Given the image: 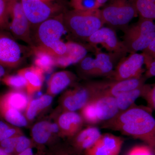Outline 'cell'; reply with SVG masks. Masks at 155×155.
<instances>
[{"label":"cell","instance_id":"cell-42","mask_svg":"<svg viewBox=\"0 0 155 155\" xmlns=\"http://www.w3.org/2000/svg\"><path fill=\"white\" fill-rule=\"evenodd\" d=\"M108 0H97L98 2L101 6H102L104 4H105Z\"/></svg>","mask_w":155,"mask_h":155},{"label":"cell","instance_id":"cell-18","mask_svg":"<svg viewBox=\"0 0 155 155\" xmlns=\"http://www.w3.org/2000/svg\"><path fill=\"white\" fill-rule=\"evenodd\" d=\"M97 127L88 126L81 129L68 142L74 150L80 155L84 151L94 145L101 135Z\"/></svg>","mask_w":155,"mask_h":155},{"label":"cell","instance_id":"cell-41","mask_svg":"<svg viewBox=\"0 0 155 155\" xmlns=\"http://www.w3.org/2000/svg\"><path fill=\"white\" fill-rule=\"evenodd\" d=\"M5 67L0 65V82L2 81V79L6 75V71Z\"/></svg>","mask_w":155,"mask_h":155},{"label":"cell","instance_id":"cell-21","mask_svg":"<svg viewBox=\"0 0 155 155\" xmlns=\"http://www.w3.org/2000/svg\"><path fill=\"white\" fill-rule=\"evenodd\" d=\"M17 73L25 78L26 92L30 98L41 91L45 80V72L42 69L32 65L19 69Z\"/></svg>","mask_w":155,"mask_h":155},{"label":"cell","instance_id":"cell-35","mask_svg":"<svg viewBox=\"0 0 155 155\" xmlns=\"http://www.w3.org/2000/svg\"><path fill=\"white\" fill-rule=\"evenodd\" d=\"M22 135H24V133L20 127L12 125L0 136V141L6 139L12 138Z\"/></svg>","mask_w":155,"mask_h":155},{"label":"cell","instance_id":"cell-4","mask_svg":"<svg viewBox=\"0 0 155 155\" xmlns=\"http://www.w3.org/2000/svg\"><path fill=\"white\" fill-rule=\"evenodd\" d=\"M101 94L98 81H90L75 84L66 91L59 99L57 111L80 110L87 104Z\"/></svg>","mask_w":155,"mask_h":155},{"label":"cell","instance_id":"cell-43","mask_svg":"<svg viewBox=\"0 0 155 155\" xmlns=\"http://www.w3.org/2000/svg\"><path fill=\"white\" fill-rule=\"evenodd\" d=\"M0 155H9L5 152V150L0 147Z\"/></svg>","mask_w":155,"mask_h":155},{"label":"cell","instance_id":"cell-19","mask_svg":"<svg viewBox=\"0 0 155 155\" xmlns=\"http://www.w3.org/2000/svg\"><path fill=\"white\" fill-rule=\"evenodd\" d=\"M95 110L99 122H106L116 117L119 110L116 97L100 95L93 100Z\"/></svg>","mask_w":155,"mask_h":155},{"label":"cell","instance_id":"cell-11","mask_svg":"<svg viewBox=\"0 0 155 155\" xmlns=\"http://www.w3.org/2000/svg\"><path fill=\"white\" fill-rule=\"evenodd\" d=\"M144 62L142 53L129 54L119 61L110 78L111 80L118 81L141 77L144 72L143 69Z\"/></svg>","mask_w":155,"mask_h":155},{"label":"cell","instance_id":"cell-9","mask_svg":"<svg viewBox=\"0 0 155 155\" xmlns=\"http://www.w3.org/2000/svg\"><path fill=\"white\" fill-rule=\"evenodd\" d=\"M23 48L13 35L0 30V65L6 68L19 67L23 60Z\"/></svg>","mask_w":155,"mask_h":155},{"label":"cell","instance_id":"cell-46","mask_svg":"<svg viewBox=\"0 0 155 155\" xmlns=\"http://www.w3.org/2000/svg\"></svg>","mask_w":155,"mask_h":155},{"label":"cell","instance_id":"cell-30","mask_svg":"<svg viewBox=\"0 0 155 155\" xmlns=\"http://www.w3.org/2000/svg\"><path fill=\"white\" fill-rule=\"evenodd\" d=\"M74 10L80 11H89L99 8L97 0H71Z\"/></svg>","mask_w":155,"mask_h":155},{"label":"cell","instance_id":"cell-27","mask_svg":"<svg viewBox=\"0 0 155 155\" xmlns=\"http://www.w3.org/2000/svg\"><path fill=\"white\" fill-rule=\"evenodd\" d=\"M140 17L155 19V4L148 0H132Z\"/></svg>","mask_w":155,"mask_h":155},{"label":"cell","instance_id":"cell-22","mask_svg":"<svg viewBox=\"0 0 155 155\" xmlns=\"http://www.w3.org/2000/svg\"><path fill=\"white\" fill-rule=\"evenodd\" d=\"M31 99L25 91L12 89L0 94V101L22 113L25 112Z\"/></svg>","mask_w":155,"mask_h":155},{"label":"cell","instance_id":"cell-24","mask_svg":"<svg viewBox=\"0 0 155 155\" xmlns=\"http://www.w3.org/2000/svg\"><path fill=\"white\" fill-rule=\"evenodd\" d=\"M53 97L46 94L42 95L38 98L31 99L24 114L30 123L37 116L49 107L52 103Z\"/></svg>","mask_w":155,"mask_h":155},{"label":"cell","instance_id":"cell-3","mask_svg":"<svg viewBox=\"0 0 155 155\" xmlns=\"http://www.w3.org/2000/svg\"><path fill=\"white\" fill-rule=\"evenodd\" d=\"M94 51V58L87 56L77 64L78 75L84 79L104 76L110 78L116 64L124 57L113 53L103 52L97 47Z\"/></svg>","mask_w":155,"mask_h":155},{"label":"cell","instance_id":"cell-15","mask_svg":"<svg viewBox=\"0 0 155 155\" xmlns=\"http://www.w3.org/2000/svg\"><path fill=\"white\" fill-rule=\"evenodd\" d=\"M124 140L110 133L102 134L94 145L84 152V155H119Z\"/></svg>","mask_w":155,"mask_h":155},{"label":"cell","instance_id":"cell-5","mask_svg":"<svg viewBox=\"0 0 155 155\" xmlns=\"http://www.w3.org/2000/svg\"><path fill=\"white\" fill-rule=\"evenodd\" d=\"M122 42L128 54L143 51L155 37L153 20L140 17L137 22L124 31Z\"/></svg>","mask_w":155,"mask_h":155},{"label":"cell","instance_id":"cell-37","mask_svg":"<svg viewBox=\"0 0 155 155\" xmlns=\"http://www.w3.org/2000/svg\"><path fill=\"white\" fill-rule=\"evenodd\" d=\"M150 107L155 110V84L150 86L143 97Z\"/></svg>","mask_w":155,"mask_h":155},{"label":"cell","instance_id":"cell-39","mask_svg":"<svg viewBox=\"0 0 155 155\" xmlns=\"http://www.w3.org/2000/svg\"><path fill=\"white\" fill-rule=\"evenodd\" d=\"M8 122L0 118V136L12 126Z\"/></svg>","mask_w":155,"mask_h":155},{"label":"cell","instance_id":"cell-31","mask_svg":"<svg viewBox=\"0 0 155 155\" xmlns=\"http://www.w3.org/2000/svg\"><path fill=\"white\" fill-rule=\"evenodd\" d=\"M10 17L7 0H0V30H9Z\"/></svg>","mask_w":155,"mask_h":155},{"label":"cell","instance_id":"cell-34","mask_svg":"<svg viewBox=\"0 0 155 155\" xmlns=\"http://www.w3.org/2000/svg\"><path fill=\"white\" fill-rule=\"evenodd\" d=\"M45 48L52 53L55 58L63 55L66 52L67 50L66 43L63 41L62 40L56 42L48 47Z\"/></svg>","mask_w":155,"mask_h":155},{"label":"cell","instance_id":"cell-45","mask_svg":"<svg viewBox=\"0 0 155 155\" xmlns=\"http://www.w3.org/2000/svg\"><path fill=\"white\" fill-rule=\"evenodd\" d=\"M42 1H45V2H46V1H48V0H42Z\"/></svg>","mask_w":155,"mask_h":155},{"label":"cell","instance_id":"cell-10","mask_svg":"<svg viewBox=\"0 0 155 155\" xmlns=\"http://www.w3.org/2000/svg\"><path fill=\"white\" fill-rule=\"evenodd\" d=\"M31 136L38 152L42 155L48 147L60 141L58 125L48 120L36 122L31 127Z\"/></svg>","mask_w":155,"mask_h":155},{"label":"cell","instance_id":"cell-17","mask_svg":"<svg viewBox=\"0 0 155 155\" xmlns=\"http://www.w3.org/2000/svg\"><path fill=\"white\" fill-rule=\"evenodd\" d=\"M67 50L63 55L55 58L56 67L65 68L78 64L87 56L89 49H94L78 42L69 41L66 42Z\"/></svg>","mask_w":155,"mask_h":155},{"label":"cell","instance_id":"cell-38","mask_svg":"<svg viewBox=\"0 0 155 155\" xmlns=\"http://www.w3.org/2000/svg\"><path fill=\"white\" fill-rule=\"evenodd\" d=\"M142 54L145 57L155 60V37L148 46L142 51Z\"/></svg>","mask_w":155,"mask_h":155},{"label":"cell","instance_id":"cell-1","mask_svg":"<svg viewBox=\"0 0 155 155\" xmlns=\"http://www.w3.org/2000/svg\"><path fill=\"white\" fill-rule=\"evenodd\" d=\"M103 127L140 140L155 150V119L148 109L134 105L104 122Z\"/></svg>","mask_w":155,"mask_h":155},{"label":"cell","instance_id":"cell-32","mask_svg":"<svg viewBox=\"0 0 155 155\" xmlns=\"http://www.w3.org/2000/svg\"><path fill=\"white\" fill-rule=\"evenodd\" d=\"M30 148H35V145L31 139L25 135L19 136L17 138L15 147V155H17Z\"/></svg>","mask_w":155,"mask_h":155},{"label":"cell","instance_id":"cell-6","mask_svg":"<svg viewBox=\"0 0 155 155\" xmlns=\"http://www.w3.org/2000/svg\"><path fill=\"white\" fill-rule=\"evenodd\" d=\"M101 10L105 24L124 31L130 21L138 15L132 0H111Z\"/></svg>","mask_w":155,"mask_h":155},{"label":"cell","instance_id":"cell-12","mask_svg":"<svg viewBox=\"0 0 155 155\" xmlns=\"http://www.w3.org/2000/svg\"><path fill=\"white\" fill-rule=\"evenodd\" d=\"M86 42L95 49L100 45L109 53L125 57L127 54L122 41L117 37L115 30L109 27H102L90 37Z\"/></svg>","mask_w":155,"mask_h":155},{"label":"cell","instance_id":"cell-16","mask_svg":"<svg viewBox=\"0 0 155 155\" xmlns=\"http://www.w3.org/2000/svg\"><path fill=\"white\" fill-rule=\"evenodd\" d=\"M144 76L122 81H99L101 95L116 97L119 95L140 87L144 84Z\"/></svg>","mask_w":155,"mask_h":155},{"label":"cell","instance_id":"cell-2","mask_svg":"<svg viewBox=\"0 0 155 155\" xmlns=\"http://www.w3.org/2000/svg\"><path fill=\"white\" fill-rule=\"evenodd\" d=\"M67 31L75 39L86 41L105 25L99 9L89 11L73 10L64 14Z\"/></svg>","mask_w":155,"mask_h":155},{"label":"cell","instance_id":"cell-44","mask_svg":"<svg viewBox=\"0 0 155 155\" xmlns=\"http://www.w3.org/2000/svg\"><path fill=\"white\" fill-rule=\"evenodd\" d=\"M148 1H150V2H152L155 3V0H148Z\"/></svg>","mask_w":155,"mask_h":155},{"label":"cell","instance_id":"cell-29","mask_svg":"<svg viewBox=\"0 0 155 155\" xmlns=\"http://www.w3.org/2000/svg\"><path fill=\"white\" fill-rule=\"evenodd\" d=\"M2 81L12 89L26 91V80L23 76L17 73L16 75L6 74L3 78Z\"/></svg>","mask_w":155,"mask_h":155},{"label":"cell","instance_id":"cell-28","mask_svg":"<svg viewBox=\"0 0 155 155\" xmlns=\"http://www.w3.org/2000/svg\"><path fill=\"white\" fill-rule=\"evenodd\" d=\"M43 155H79L68 143L59 141L48 147Z\"/></svg>","mask_w":155,"mask_h":155},{"label":"cell","instance_id":"cell-8","mask_svg":"<svg viewBox=\"0 0 155 155\" xmlns=\"http://www.w3.org/2000/svg\"><path fill=\"white\" fill-rule=\"evenodd\" d=\"M64 14L56 15L42 22L35 31L34 44L48 47L61 38L67 31L64 24ZM33 39V38H32Z\"/></svg>","mask_w":155,"mask_h":155},{"label":"cell","instance_id":"cell-36","mask_svg":"<svg viewBox=\"0 0 155 155\" xmlns=\"http://www.w3.org/2000/svg\"><path fill=\"white\" fill-rule=\"evenodd\" d=\"M144 64L146 67V70L144 77L146 78L155 77V60L145 57Z\"/></svg>","mask_w":155,"mask_h":155},{"label":"cell","instance_id":"cell-23","mask_svg":"<svg viewBox=\"0 0 155 155\" xmlns=\"http://www.w3.org/2000/svg\"><path fill=\"white\" fill-rule=\"evenodd\" d=\"M31 48L34 55L35 66L48 73L56 67L55 57L46 48L41 46L35 45Z\"/></svg>","mask_w":155,"mask_h":155},{"label":"cell","instance_id":"cell-13","mask_svg":"<svg viewBox=\"0 0 155 155\" xmlns=\"http://www.w3.org/2000/svg\"><path fill=\"white\" fill-rule=\"evenodd\" d=\"M22 3L32 35L41 23L55 16L54 14L58 10L42 0H22Z\"/></svg>","mask_w":155,"mask_h":155},{"label":"cell","instance_id":"cell-7","mask_svg":"<svg viewBox=\"0 0 155 155\" xmlns=\"http://www.w3.org/2000/svg\"><path fill=\"white\" fill-rule=\"evenodd\" d=\"M8 7L9 31L14 38L26 43L30 48L35 46L30 23L25 16L22 0H7Z\"/></svg>","mask_w":155,"mask_h":155},{"label":"cell","instance_id":"cell-26","mask_svg":"<svg viewBox=\"0 0 155 155\" xmlns=\"http://www.w3.org/2000/svg\"><path fill=\"white\" fill-rule=\"evenodd\" d=\"M0 118L9 124L19 127H26L29 124L23 113L1 101Z\"/></svg>","mask_w":155,"mask_h":155},{"label":"cell","instance_id":"cell-25","mask_svg":"<svg viewBox=\"0 0 155 155\" xmlns=\"http://www.w3.org/2000/svg\"><path fill=\"white\" fill-rule=\"evenodd\" d=\"M150 86V84H145L140 87L124 93L116 97L119 114L131 107L134 105V102L139 97H144Z\"/></svg>","mask_w":155,"mask_h":155},{"label":"cell","instance_id":"cell-33","mask_svg":"<svg viewBox=\"0 0 155 155\" xmlns=\"http://www.w3.org/2000/svg\"><path fill=\"white\" fill-rule=\"evenodd\" d=\"M125 155H155V150L147 144L137 145L128 150Z\"/></svg>","mask_w":155,"mask_h":155},{"label":"cell","instance_id":"cell-20","mask_svg":"<svg viewBox=\"0 0 155 155\" xmlns=\"http://www.w3.org/2000/svg\"><path fill=\"white\" fill-rule=\"evenodd\" d=\"M77 80L76 75L71 71L64 70L55 72L48 81L46 94L54 97L73 85Z\"/></svg>","mask_w":155,"mask_h":155},{"label":"cell","instance_id":"cell-14","mask_svg":"<svg viewBox=\"0 0 155 155\" xmlns=\"http://www.w3.org/2000/svg\"><path fill=\"white\" fill-rule=\"evenodd\" d=\"M53 115L60 138H72L82 129L84 123L80 114L75 111L55 110Z\"/></svg>","mask_w":155,"mask_h":155},{"label":"cell","instance_id":"cell-40","mask_svg":"<svg viewBox=\"0 0 155 155\" xmlns=\"http://www.w3.org/2000/svg\"><path fill=\"white\" fill-rule=\"evenodd\" d=\"M33 149L30 148L17 155H42L38 152L36 153H34Z\"/></svg>","mask_w":155,"mask_h":155}]
</instances>
